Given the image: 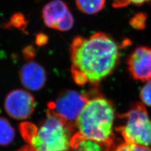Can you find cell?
I'll return each mask as SVG.
<instances>
[{"instance_id":"6da1fadb","label":"cell","mask_w":151,"mask_h":151,"mask_svg":"<svg viewBox=\"0 0 151 151\" xmlns=\"http://www.w3.org/2000/svg\"><path fill=\"white\" fill-rule=\"evenodd\" d=\"M119 57L117 44L104 33H94L87 38L77 37L70 45L74 81L81 86L98 84L112 73Z\"/></svg>"},{"instance_id":"7a4b0ae2","label":"cell","mask_w":151,"mask_h":151,"mask_svg":"<svg viewBox=\"0 0 151 151\" xmlns=\"http://www.w3.org/2000/svg\"><path fill=\"white\" fill-rule=\"evenodd\" d=\"M73 125L49 109L39 125L23 122L20 130L23 139L37 151H70Z\"/></svg>"},{"instance_id":"3957f363","label":"cell","mask_w":151,"mask_h":151,"mask_svg":"<svg viewBox=\"0 0 151 151\" xmlns=\"http://www.w3.org/2000/svg\"><path fill=\"white\" fill-rule=\"evenodd\" d=\"M115 108L112 103L102 96L89 98L75 125L83 137L96 142L103 151L113 145V132Z\"/></svg>"},{"instance_id":"277c9868","label":"cell","mask_w":151,"mask_h":151,"mask_svg":"<svg viewBox=\"0 0 151 151\" xmlns=\"http://www.w3.org/2000/svg\"><path fill=\"white\" fill-rule=\"evenodd\" d=\"M124 124L115 128L127 142L151 146V120L142 103H136L119 116Z\"/></svg>"},{"instance_id":"5b68a950","label":"cell","mask_w":151,"mask_h":151,"mask_svg":"<svg viewBox=\"0 0 151 151\" xmlns=\"http://www.w3.org/2000/svg\"><path fill=\"white\" fill-rule=\"evenodd\" d=\"M89 98L77 91H64L54 101L49 103L48 107L74 126Z\"/></svg>"},{"instance_id":"8992f818","label":"cell","mask_w":151,"mask_h":151,"mask_svg":"<svg viewBox=\"0 0 151 151\" xmlns=\"http://www.w3.org/2000/svg\"><path fill=\"white\" fill-rule=\"evenodd\" d=\"M42 18L47 27L65 32L74 25V18L62 0H53L47 3L42 10Z\"/></svg>"},{"instance_id":"52a82bcc","label":"cell","mask_w":151,"mask_h":151,"mask_svg":"<svg viewBox=\"0 0 151 151\" xmlns=\"http://www.w3.org/2000/svg\"><path fill=\"white\" fill-rule=\"evenodd\" d=\"M35 101L32 94L23 89L9 92L4 101V109L7 114L16 120L27 119L35 110Z\"/></svg>"},{"instance_id":"ba28073f","label":"cell","mask_w":151,"mask_h":151,"mask_svg":"<svg viewBox=\"0 0 151 151\" xmlns=\"http://www.w3.org/2000/svg\"><path fill=\"white\" fill-rule=\"evenodd\" d=\"M129 71L137 81L151 80V48L141 46L136 48L127 60Z\"/></svg>"},{"instance_id":"9c48e42d","label":"cell","mask_w":151,"mask_h":151,"mask_svg":"<svg viewBox=\"0 0 151 151\" xmlns=\"http://www.w3.org/2000/svg\"><path fill=\"white\" fill-rule=\"evenodd\" d=\"M20 78L26 88L32 91H39L44 86L47 75L42 65L34 61H30L22 67Z\"/></svg>"},{"instance_id":"30bf717a","label":"cell","mask_w":151,"mask_h":151,"mask_svg":"<svg viewBox=\"0 0 151 151\" xmlns=\"http://www.w3.org/2000/svg\"><path fill=\"white\" fill-rule=\"evenodd\" d=\"M71 149L73 151H103L96 142L83 137L78 132H76L72 139Z\"/></svg>"},{"instance_id":"8fae6325","label":"cell","mask_w":151,"mask_h":151,"mask_svg":"<svg viewBox=\"0 0 151 151\" xmlns=\"http://www.w3.org/2000/svg\"><path fill=\"white\" fill-rule=\"evenodd\" d=\"M106 0H76L78 8L87 15L100 12L105 5Z\"/></svg>"},{"instance_id":"7c38bea8","label":"cell","mask_w":151,"mask_h":151,"mask_svg":"<svg viewBox=\"0 0 151 151\" xmlns=\"http://www.w3.org/2000/svg\"><path fill=\"white\" fill-rule=\"evenodd\" d=\"M15 133L13 127L8 120L0 117V145L6 146L15 139Z\"/></svg>"},{"instance_id":"4fadbf2b","label":"cell","mask_w":151,"mask_h":151,"mask_svg":"<svg viewBox=\"0 0 151 151\" xmlns=\"http://www.w3.org/2000/svg\"><path fill=\"white\" fill-rule=\"evenodd\" d=\"M108 151H151L148 146L125 142L117 145H112Z\"/></svg>"},{"instance_id":"5bb4252c","label":"cell","mask_w":151,"mask_h":151,"mask_svg":"<svg viewBox=\"0 0 151 151\" xmlns=\"http://www.w3.org/2000/svg\"><path fill=\"white\" fill-rule=\"evenodd\" d=\"M140 98L144 105L151 106V80L148 81L142 88Z\"/></svg>"},{"instance_id":"9a60e30c","label":"cell","mask_w":151,"mask_h":151,"mask_svg":"<svg viewBox=\"0 0 151 151\" xmlns=\"http://www.w3.org/2000/svg\"><path fill=\"white\" fill-rule=\"evenodd\" d=\"M130 25L135 29H143L146 24V15L140 13L135 15L130 20Z\"/></svg>"},{"instance_id":"2e32d148","label":"cell","mask_w":151,"mask_h":151,"mask_svg":"<svg viewBox=\"0 0 151 151\" xmlns=\"http://www.w3.org/2000/svg\"><path fill=\"white\" fill-rule=\"evenodd\" d=\"M145 3L151 4V0H115L113 6L115 8H122L133 4L135 5H142Z\"/></svg>"},{"instance_id":"e0dca14e","label":"cell","mask_w":151,"mask_h":151,"mask_svg":"<svg viewBox=\"0 0 151 151\" xmlns=\"http://www.w3.org/2000/svg\"><path fill=\"white\" fill-rule=\"evenodd\" d=\"M11 25L15 27L22 28V26H25V25L24 18L21 15L15 16L11 21Z\"/></svg>"},{"instance_id":"ac0fdd59","label":"cell","mask_w":151,"mask_h":151,"mask_svg":"<svg viewBox=\"0 0 151 151\" xmlns=\"http://www.w3.org/2000/svg\"><path fill=\"white\" fill-rule=\"evenodd\" d=\"M34 55V49L32 47H27L24 50V55L26 58H31Z\"/></svg>"},{"instance_id":"d6986e66","label":"cell","mask_w":151,"mask_h":151,"mask_svg":"<svg viewBox=\"0 0 151 151\" xmlns=\"http://www.w3.org/2000/svg\"><path fill=\"white\" fill-rule=\"evenodd\" d=\"M47 41V39L45 35L43 34H40L37 36V43L38 45H44L46 43V42Z\"/></svg>"},{"instance_id":"ffe728a7","label":"cell","mask_w":151,"mask_h":151,"mask_svg":"<svg viewBox=\"0 0 151 151\" xmlns=\"http://www.w3.org/2000/svg\"><path fill=\"white\" fill-rule=\"evenodd\" d=\"M17 151H37V150L33 147H32L31 146L28 145V146H25V147H23L22 149H19Z\"/></svg>"}]
</instances>
